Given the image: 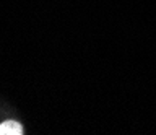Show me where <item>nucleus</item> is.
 <instances>
[{
  "label": "nucleus",
  "instance_id": "obj_1",
  "mask_svg": "<svg viewBox=\"0 0 156 135\" xmlns=\"http://www.w3.org/2000/svg\"><path fill=\"white\" fill-rule=\"evenodd\" d=\"M24 127L21 122L15 119H7L0 122V135H23Z\"/></svg>",
  "mask_w": 156,
  "mask_h": 135
}]
</instances>
